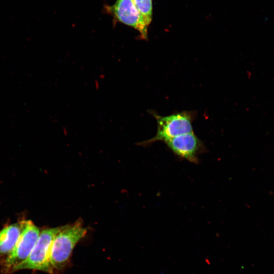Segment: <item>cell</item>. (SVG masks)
Instances as JSON below:
<instances>
[{"label":"cell","mask_w":274,"mask_h":274,"mask_svg":"<svg viewBox=\"0 0 274 274\" xmlns=\"http://www.w3.org/2000/svg\"><path fill=\"white\" fill-rule=\"evenodd\" d=\"M39 228L30 221H23L19 238L10 255L3 261L5 273L13 272L14 268L25 261L30 254L40 234Z\"/></svg>","instance_id":"cell-4"},{"label":"cell","mask_w":274,"mask_h":274,"mask_svg":"<svg viewBox=\"0 0 274 274\" xmlns=\"http://www.w3.org/2000/svg\"><path fill=\"white\" fill-rule=\"evenodd\" d=\"M164 143L178 158L195 164L199 163V155L207 151L203 142L193 132L177 136Z\"/></svg>","instance_id":"cell-6"},{"label":"cell","mask_w":274,"mask_h":274,"mask_svg":"<svg viewBox=\"0 0 274 274\" xmlns=\"http://www.w3.org/2000/svg\"><path fill=\"white\" fill-rule=\"evenodd\" d=\"M81 218L73 224L65 225L54 238L50 255V262L54 270L63 269L67 265L77 244L87 234Z\"/></svg>","instance_id":"cell-1"},{"label":"cell","mask_w":274,"mask_h":274,"mask_svg":"<svg viewBox=\"0 0 274 274\" xmlns=\"http://www.w3.org/2000/svg\"><path fill=\"white\" fill-rule=\"evenodd\" d=\"M23 221L11 224L0 230V259L4 261L10 255L21 234Z\"/></svg>","instance_id":"cell-7"},{"label":"cell","mask_w":274,"mask_h":274,"mask_svg":"<svg viewBox=\"0 0 274 274\" xmlns=\"http://www.w3.org/2000/svg\"><path fill=\"white\" fill-rule=\"evenodd\" d=\"M138 11L149 26L152 20V0H131Z\"/></svg>","instance_id":"cell-8"},{"label":"cell","mask_w":274,"mask_h":274,"mask_svg":"<svg viewBox=\"0 0 274 274\" xmlns=\"http://www.w3.org/2000/svg\"><path fill=\"white\" fill-rule=\"evenodd\" d=\"M151 113L155 118L157 130L151 139L138 143L146 147L157 141L165 142L178 135L193 132L192 122L196 116V112L183 111L162 116L154 112Z\"/></svg>","instance_id":"cell-2"},{"label":"cell","mask_w":274,"mask_h":274,"mask_svg":"<svg viewBox=\"0 0 274 274\" xmlns=\"http://www.w3.org/2000/svg\"><path fill=\"white\" fill-rule=\"evenodd\" d=\"M64 225L42 230L39 237L28 257L17 266L14 271L22 269H32L54 274L50 262L52 244L55 237Z\"/></svg>","instance_id":"cell-3"},{"label":"cell","mask_w":274,"mask_h":274,"mask_svg":"<svg viewBox=\"0 0 274 274\" xmlns=\"http://www.w3.org/2000/svg\"><path fill=\"white\" fill-rule=\"evenodd\" d=\"M106 11L118 22L138 30L142 39L148 38V25L131 0H117L112 6L105 7Z\"/></svg>","instance_id":"cell-5"}]
</instances>
